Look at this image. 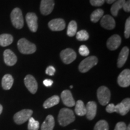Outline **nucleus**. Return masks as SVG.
<instances>
[{
    "label": "nucleus",
    "mask_w": 130,
    "mask_h": 130,
    "mask_svg": "<svg viewBox=\"0 0 130 130\" xmlns=\"http://www.w3.org/2000/svg\"><path fill=\"white\" fill-rule=\"evenodd\" d=\"M130 99L125 98L116 105L113 104H109L106 107V111L108 113L116 112L122 116H125L129 111Z\"/></svg>",
    "instance_id": "nucleus-1"
},
{
    "label": "nucleus",
    "mask_w": 130,
    "mask_h": 130,
    "mask_svg": "<svg viewBox=\"0 0 130 130\" xmlns=\"http://www.w3.org/2000/svg\"><path fill=\"white\" fill-rule=\"evenodd\" d=\"M75 119L74 113L72 110L63 108L60 110L58 116V121L61 126H66L72 123Z\"/></svg>",
    "instance_id": "nucleus-2"
},
{
    "label": "nucleus",
    "mask_w": 130,
    "mask_h": 130,
    "mask_svg": "<svg viewBox=\"0 0 130 130\" xmlns=\"http://www.w3.org/2000/svg\"><path fill=\"white\" fill-rule=\"evenodd\" d=\"M18 48L19 51L24 54H31L36 51V45L24 38L19 40Z\"/></svg>",
    "instance_id": "nucleus-3"
},
{
    "label": "nucleus",
    "mask_w": 130,
    "mask_h": 130,
    "mask_svg": "<svg viewBox=\"0 0 130 130\" xmlns=\"http://www.w3.org/2000/svg\"><path fill=\"white\" fill-rule=\"evenodd\" d=\"M11 21L16 28L21 29L24 27V18L22 11L19 8H14L10 14Z\"/></svg>",
    "instance_id": "nucleus-4"
},
{
    "label": "nucleus",
    "mask_w": 130,
    "mask_h": 130,
    "mask_svg": "<svg viewBox=\"0 0 130 130\" xmlns=\"http://www.w3.org/2000/svg\"><path fill=\"white\" fill-rule=\"evenodd\" d=\"M98 59L95 56H90L83 60L79 63L78 69L82 73H85L88 71L95 65L97 64Z\"/></svg>",
    "instance_id": "nucleus-5"
},
{
    "label": "nucleus",
    "mask_w": 130,
    "mask_h": 130,
    "mask_svg": "<svg viewBox=\"0 0 130 130\" xmlns=\"http://www.w3.org/2000/svg\"><path fill=\"white\" fill-rule=\"evenodd\" d=\"M111 93L109 89L105 86H101L97 90V97L100 103L103 106L108 104Z\"/></svg>",
    "instance_id": "nucleus-6"
},
{
    "label": "nucleus",
    "mask_w": 130,
    "mask_h": 130,
    "mask_svg": "<svg viewBox=\"0 0 130 130\" xmlns=\"http://www.w3.org/2000/svg\"><path fill=\"white\" fill-rule=\"evenodd\" d=\"M32 113V110L30 109H24L17 112L13 116L14 122L18 125L25 123L31 117Z\"/></svg>",
    "instance_id": "nucleus-7"
},
{
    "label": "nucleus",
    "mask_w": 130,
    "mask_h": 130,
    "mask_svg": "<svg viewBox=\"0 0 130 130\" xmlns=\"http://www.w3.org/2000/svg\"><path fill=\"white\" fill-rule=\"evenodd\" d=\"M77 57V54L72 49L67 48L63 50L60 53V58L65 64H70L73 62Z\"/></svg>",
    "instance_id": "nucleus-8"
},
{
    "label": "nucleus",
    "mask_w": 130,
    "mask_h": 130,
    "mask_svg": "<svg viewBox=\"0 0 130 130\" xmlns=\"http://www.w3.org/2000/svg\"><path fill=\"white\" fill-rule=\"evenodd\" d=\"M24 84L30 93L35 94L36 93L38 85L35 78L31 75H27L24 78Z\"/></svg>",
    "instance_id": "nucleus-9"
},
{
    "label": "nucleus",
    "mask_w": 130,
    "mask_h": 130,
    "mask_svg": "<svg viewBox=\"0 0 130 130\" xmlns=\"http://www.w3.org/2000/svg\"><path fill=\"white\" fill-rule=\"evenodd\" d=\"M54 0H42L40 2V10L43 15H48L53 12L54 7Z\"/></svg>",
    "instance_id": "nucleus-10"
},
{
    "label": "nucleus",
    "mask_w": 130,
    "mask_h": 130,
    "mask_svg": "<svg viewBox=\"0 0 130 130\" xmlns=\"http://www.w3.org/2000/svg\"><path fill=\"white\" fill-rule=\"evenodd\" d=\"M118 83L122 87H127L130 85V71L124 69L118 78Z\"/></svg>",
    "instance_id": "nucleus-11"
},
{
    "label": "nucleus",
    "mask_w": 130,
    "mask_h": 130,
    "mask_svg": "<svg viewBox=\"0 0 130 130\" xmlns=\"http://www.w3.org/2000/svg\"><path fill=\"white\" fill-rule=\"evenodd\" d=\"M26 21L31 31L36 32L38 28L36 14L34 13H28L26 15Z\"/></svg>",
    "instance_id": "nucleus-12"
},
{
    "label": "nucleus",
    "mask_w": 130,
    "mask_h": 130,
    "mask_svg": "<svg viewBox=\"0 0 130 130\" xmlns=\"http://www.w3.org/2000/svg\"><path fill=\"white\" fill-rule=\"evenodd\" d=\"M61 98L63 104L67 107H72L75 105V102L72 93L69 90H63L61 93Z\"/></svg>",
    "instance_id": "nucleus-13"
},
{
    "label": "nucleus",
    "mask_w": 130,
    "mask_h": 130,
    "mask_svg": "<svg viewBox=\"0 0 130 130\" xmlns=\"http://www.w3.org/2000/svg\"><path fill=\"white\" fill-rule=\"evenodd\" d=\"M66 24L63 19H54L48 23L49 28L54 31H62L64 29Z\"/></svg>",
    "instance_id": "nucleus-14"
},
{
    "label": "nucleus",
    "mask_w": 130,
    "mask_h": 130,
    "mask_svg": "<svg viewBox=\"0 0 130 130\" xmlns=\"http://www.w3.org/2000/svg\"><path fill=\"white\" fill-rule=\"evenodd\" d=\"M121 37L118 35H114L107 40V46L111 51L116 50L121 44Z\"/></svg>",
    "instance_id": "nucleus-15"
},
{
    "label": "nucleus",
    "mask_w": 130,
    "mask_h": 130,
    "mask_svg": "<svg viewBox=\"0 0 130 130\" xmlns=\"http://www.w3.org/2000/svg\"><path fill=\"white\" fill-rule=\"evenodd\" d=\"M115 21L112 16L108 14L102 16L101 20V25L107 30H113L115 27Z\"/></svg>",
    "instance_id": "nucleus-16"
},
{
    "label": "nucleus",
    "mask_w": 130,
    "mask_h": 130,
    "mask_svg": "<svg viewBox=\"0 0 130 130\" xmlns=\"http://www.w3.org/2000/svg\"><path fill=\"white\" fill-rule=\"evenodd\" d=\"M86 117L89 120H93L96 115L97 104L94 101H89L86 105Z\"/></svg>",
    "instance_id": "nucleus-17"
},
{
    "label": "nucleus",
    "mask_w": 130,
    "mask_h": 130,
    "mask_svg": "<svg viewBox=\"0 0 130 130\" xmlns=\"http://www.w3.org/2000/svg\"><path fill=\"white\" fill-rule=\"evenodd\" d=\"M4 60L7 66H13L17 61V57L10 50H6L4 52Z\"/></svg>",
    "instance_id": "nucleus-18"
},
{
    "label": "nucleus",
    "mask_w": 130,
    "mask_h": 130,
    "mask_svg": "<svg viewBox=\"0 0 130 130\" xmlns=\"http://www.w3.org/2000/svg\"><path fill=\"white\" fill-rule=\"evenodd\" d=\"M128 55H129V48L126 46L123 47L119 55L118 63H117L118 68H122L125 64L128 58Z\"/></svg>",
    "instance_id": "nucleus-19"
},
{
    "label": "nucleus",
    "mask_w": 130,
    "mask_h": 130,
    "mask_svg": "<svg viewBox=\"0 0 130 130\" xmlns=\"http://www.w3.org/2000/svg\"><path fill=\"white\" fill-rule=\"evenodd\" d=\"M55 121L52 115H48L42 124V130H53L54 128Z\"/></svg>",
    "instance_id": "nucleus-20"
},
{
    "label": "nucleus",
    "mask_w": 130,
    "mask_h": 130,
    "mask_svg": "<svg viewBox=\"0 0 130 130\" xmlns=\"http://www.w3.org/2000/svg\"><path fill=\"white\" fill-rule=\"evenodd\" d=\"M13 78L11 75L6 74L2 79V87L4 90H9L12 88L13 84Z\"/></svg>",
    "instance_id": "nucleus-21"
},
{
    "label": "nucleus",
    "mask_w": 130,
    "mask_h": 130,
    "mask_svg": "<svg viewBox=\"0 0 130 130\" xmlns=\"http://www.w3.org/2000/svg\"><path fill=\"white\" fill-rule=\"evenodd\" d=\"M60 98L57 95H54L53 96L49 98L43 103V106L45 108H49L57 105L59 103Z\"/></svg>",
    "instance_id": "nucleus-22"
},
{
    "label": "nucleus",
    "mask_w": 130,
    "mask_h": 130,
    "mask_svg": "<svg viewBox=\"0 0 130 130\" xmlns=\"http://www.w3.org/2000/svg\"><path fill=\"white\" fill-rule=\"evenodd\" d=\"M75 112L78 116H83L86 115V108L84 102L81 100L77 101L75 102Z\"/></svg>",
    "instance_id": "nucleus-23"
},
{
    "label": "nucleus",
    "mask_w": 130,
    "mask_h": 130,
    "mask_svg": "<svg viewBox=\"0 0 130 130\" xmlns=\"http://www.w3.org/2000/svg\"><path fill=\"white\" fill-rule=\"evenodd\" d=\"M125 0H117L112 5L111 7V13L113 16H117L118 14L119 11L123 7V4L125 3Z\"/></svg>",
    "instance_id": "nucleus-24"
},
{
    "label": "nucleus",
    "mask_w": 130,
    "mask_h": 130,
    "mask_svg": "<svg viewBox=\"0 0 130 130\" xmlns=\"http://www.w3.org/2000/svg\"><path fill=\"white\" fill-rule=\"evenodd\" d=\"M13 38L9 34H3L0 35V46L5 47L12 44Z\"/></svg>",
    "instance_id": "nucleus-25"
},
{
    "label": "nucleus",
    "mask_w": 130,
    "mask_h": 130,
    "mask_svg": "<svg viewBox=\"0 0 130 130\" xmlns=\"http://www.w3.org/2000/svg\"><path fill=\"white\" fill-rule=\"evenodd\" d=\"M104 14V10L102 9H98L92 13L90 15V20L92 22L96 23L102 18Z\"/></svg>",
    "instance_id": "nucleus-26"
},
{
    "label": "nucleus",
    "mask_w": 130,
    "mask_h": 130,
    "mask_svg": "<svg viewBox=\"0 0 130 130\" xmlns=\"http://www.w3.org/2000/svg\"><path fill=\"white\" fill-rule=\"evenodd\" d=\"M77 32V24L75 21H72L69 22L68 27L67 35L69 37L74 36Z\"/></svg>",
    "instance_id": "nucleus-27"
},
{
    "label": "nucleus",
    "mask_w": 130,
    "mask_h": 130,
    "mask_svg": "<svg viewBox=\"0 0 130 130\" xmlns=\"http://www.w3.org/2000/svg\"><path fill=\"white\" fill-rule=\"evenodd\" d=\"M108 123L105 120H101L96 123L93 130H108Z\"/></svg>",
    "instance_id": "nucleus-28"
},
{
    "label": "nucleus",
    "mask_w": 130,
    "mask_h": 130,
    "mask_svg": "<svg viewBox=\"0 0 130 130\" xmlns=\"http://www.w3.org/2000/svg\"><path fill=\"white\" fill-rule=\"evenodd\" d=\"M40 127V124L39 121L36 120L32 117L28 119V130H39Z\"/></svg>",
    "instance_id": "nucleus-29"
},
{
    "label": "nucleus",
    "mask_w": 130,
    "mask_h": 130,
    "mask_svg": "<svg viewBox=\"0 0 130 130\" xmlns=\"http://www.w3.org/2000/svg\"><path fill=\"white\" fill-rule=\"evenodd\" d=\"M76 37H77V40H78L79 41H86V40H88L89 35L87 31L82 30L79 31L78 32H77V33H76Z\"/></svg>",
    "instance_id": "nucleus-30"
},
{
    "label": "nucleus",
    "mask_w": 130,
    "mask_h": 130,
    "mask_svg": "<svg viewBox=\"0 0 130 130\" xmlns=\"http://www.w3.org/2000/svg\"><path fill=\"white\" fill-rule=\"evenodd\" d=\"M125 37L128 39L130 36V18H128L126 20L125 25V32H124Z\"/></svg>",
    "instance_id": "nucleus-31"
},
{
    "label": "nucleus",
    "mask_w": 130,
    "mask_h": 130,
    "mask_svg": "<svg viewBox=\"0 0 130 130\" xmlns=\"http://www.w3.org/2000/svg\"><path fill=\"white\" fill-rule=\"evenodd\" d=\"M79 53L82 56H88L90 53L88 48L86 45H81L79 48Z\"/></svg>",
    "instance_id": "nucleus-32"
},
{
    "label": "nucleus",
    "mask_w": 130,
    "mask_h": 130,
    "mask_svg": "<svg viewBox=\"0 0 130 130\" xmlns=\"http://www.w3.org/2000/svg\"><path fill=\"white\" fill-rule=\"evenodd\" d=\"M90 3L92 6L100 7L104 4L105 0H90Z\"/></svg>",
    "instance_id": "nucleus-33"
},
{
    "label": "nucleus",
    "mask_w": 130,
    "mask_h": 130,
    "mask_svg": "<svg viewBox=\"0 0 130 130\" xmlns=\"http://www.w3.org/2000/svg\"><path fill=\"white\" fill-rule=\"evenodd\" d=\"M126 126L125 123L123 122H119L117 123L116 126L115 128V130H126Z\"/></svg>",
    "instance_id": "nucleus-34"
},
{
    "label": "nucleus",
    "mask_w": 130,
    "mask_h": 130,
    "mask_svg": "<svg viewBox=\"0 0 130 130\" xmlns=\"http://www.w3.org/2000/svg\"><path fill=\"white\" fill-rule=\"evenodd\" d=\"M55 72H56V69L53 66H50L46 68V71H45V73L47 75L50 76H53L54 75Z\"/></svg>",
    "instance_id": "nucleus-35"
},
{
    "label": "nucleus",
    "mask_w": 130,
    "mask_h": 130,
    "mask_svg": "<svg viewBox=\"0 0 130 130\" xmlns=\"http://www.w3.org/2000/svg\"><path fill=\"white\" fill-rule=\"evenodd\" d=\"M122 8L125 12H130V0H128L127 1H125V3L123 4Z\"/></svg>",
    "instance_id": "nucleus-36"
},
{
    "label": "nucleus",
    "mask_w": 130,
    "mask_h": 130,
    "mask_svg": "<svg viewBox=\"0 0 130 130\" xmlns=\"http://www.w3.org/2000/svg\"><path fill=\"white\" fill-rule=\"evenodd\" d=\"M43 83L46 87H50V86L53 85V81L50 79H45V80H43Z\"/></svg>",
    "instance_id": "nucleus-37"
},
{
    "label": "nucleus",
    "mask_w": 130,
    "mask_h": 130,
    "mask_svg": "<svg viewBox=\"0 0 130 130\" xmlns=\"http://www.w3.org/2000/svg\"><path fill=\"white\" fill-rule=\"evenodd\" d=\"M117 0H105V1H106V3L108 4H113L114 3L116 2Z\"/></svg>",
    "instance_id": "nucleus-38"
},
{
    "label": "nucleus",
    "mask_w": 130,
    "mask_h": 130,
    "mask_svg": "<svg viewBox=\"0 0 130 130\" xmlns=\"http://www.w3.org/2000/svg\"><path fill=\"white\" fill-rule=\"evenodd\" d=\"M3 111V106L0 104V115H1V113H2Z\"/></svg>",
    "instance_id": "nucleus-39"
},
{
    "label": "nucleus",
    "mask_w": 130,
    "mask_h": 130,
    "mask_svg": "<svg viewBox=\"0 0 130 130\" xmlns=\"http://www.w3.org/2000/svg\"><path fill=\"white\" fill-rule=\"evenodd\" d=\"M126 130H130V125H128V127H126Z\"/></svg>",
    "instance_id": "nucleus-40"
},
{
    "label": "nucleus",
    "mask_w": 130,
    "mask_h": 130,
    "mask_svg": "<svg viewBox=\"0 0 130 130\" xmlns=\"http://www.w3.org/2000/svg\"><path fill=\"white\" fill-rule=\"evenodd\" d=\"M70 88L72 89V88H73V86H70Z\"/></svg>",
    "instance_id": "nucleus-41"
},
{
    "label": "nucleus",
    "mask_w": 130,
    "mask_h": 130,
    "mask_svg": "<svg viewBox=\"0 0 130 130\" xmlns=\"http://www.w3.org/2000/svg\"><path fill=\"white\" fill-rule=\"evenodd\" d=\"M74 130H75V129H74Z\"/></svg>",
    "instance_id": "nucleus-42"
}]
</instances>
